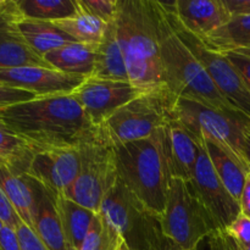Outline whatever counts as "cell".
<instances>
[{
    "mask_svg": "<svg viewBox=\"0 0 250 250\" xmlns=\"http://www.w3.org/2000/svg\"><path fill=\"white\" fill-rule=\"evenodd\" d=\"M244 159L247 161V165L250 168V129L246 136V142H244Z\"/></svg>",
    "mask_w": 250,
    "mask_h": 250,
    "instance_id": "42",
    "label": "cell"
},
{
    "mask_svg": "<svg viewBox=\"0 0 250 250\" xmlns=\"http://www.w3.org/2000/svg\"><path fill=\"white\" fill-rule=\"evenodd\" d=\"M209 49L219 53L250 48V15H237L202 39Z\"/></svg>",
    "mask_w": 250,
    "mask_h": 250,
    "instance_id": "26",
    "label": "cell"
},
{
    "mask_svg": "<svg viewBox=\"0 0 250 250\" xmlns=\"http://www.w3.org/2000/svg\"><path fill=\"white\" fill-rule=\"evenodd\" d=\"M192 181L220 229H226L241 214V205L221 182L202 143Z\"/></svg>",
    "mask_w": 250,
    "mask_h": 250,
    "instance_id": "15",
    "label": "cell"
},
{
    "mask_svg": "<svg viewBox=\"0 0 250 250\" xmlns=\"http://www.w3.org/2000/svg\"><path fill=\"white\" fill-rule=\"evenodd\" d=\"M20 28L26 41L36 53L45 56L50 51L73 43L72 38L55 26L53 22L24 17L20 21Z\"/></svg>",
    "mask_w": 250,
    "mask_h": 250,
    "instance_id": "24",
    "label": "cell"
},
{
    "mask_svg": "<svg viewBox=\"0 0 250 250\" xmlns=\"http://www.w3.org/2000/svg\"><path fill=\"white\" fill-rule=\"evenodd\" d=\"M80 171V148L49 149L34 155L27 176L56 197L71 187Z\"/></svg>",
    "mask_w": 250,
    "mask_h": 250,
    "instance_id": "13",
    "label": "cell"
},
{
    "mask_svg": "<svg viewBox=\"0 0 250 250\" xmlns=\"http://www.w3.org/2000/svg\"><path fill=\"white\" fill-rule=\"evenodd\" d=\"M85 78L84 76L70 75L43 66L0 68V82L31 92L37 97L72 94Z\"/></svg>",
    "mask_w": 250,
    "mask_h": 250,
    "instance_id": "12",
    "label": "cell"
},
{
    "mask_svg": "<svg viewBox=\"0 0 250 250\" xmlns=\"http://www.w3.org/2000/svg\"><path fill=\"white\" fill-rule=\"evenodd\" d=\"M114 149L119 180L150 214L161 219L172 180L166 127Z\"/></svg>",
    "mask_w": 250,
    "mask_h": 250,
    "instance_id": "2",
    "label": "cell"
},
{
    "mask_svg": "<svg viewBox=\"0 0 250 250\" xmlns=\"http://www.w3.org/2000/svg\"><path fill=\"white\" fill-rule=\"evenodd\" d=\"M0 120L37 151L81 148L98 141V128L71 94L36 97L0 111Z\"/></svg>",
    "mask_w": 250,
    "mask_h": 250,
    "instance_id": "1",
    "label": "cell"
},
{
    "mask_svg": "<svg viewBox=\"0 0 250 250\" xmlns=\"http://www.w3.org/2000/svg\"><path fill=\"white\" fill-rule=\"evenodd\" d=\"M161 5L190 32L203 39L231 20L224 0H175Z\"/></svg>",
    "mask_w": 250,
    "mask_h": 250,
    "instance_id": "16",
    "label": "cell"
},
{
    "mask_svg": "<svg viewBox=\"0 0 250 250\" xmlns=\"http://www.w3.org/2000/svg\"><path fill=\"white\" fill-rule=\"evenodd\" d=\"M98 44L73 43L50 51L44 56L49 66L61 72L80 75L84 77L92 76L94 71Z\"/></svg>",
    "mask_w": 250,
    "mask_h": 250,
    "instance_id": "20",
    "label": "cell"
},
{
    "mask_svg": "<svg viewBox=\"0 0 250 250\" xmlns=\"http://www.w3.org/2000/svg\"><path fill=\"white\" fill-rule=\"evenodd\" d=\"M115 23L129 83L146 92L166 88L155 0H117Z\"/></svg>",
    "mask_w": 250,
    "mask_h": 250,
    "instance_id": "3",
    "label": "cell"
},
{
    "mask_svg": "<svg viewBox=\"0 0 250 250\" xmlns=\"http://www.w3.org/2000/svg\"><path fill=\"white\" fill-rule=\"evenodd\" d=\"M238 244V243H237ZM238 247H239V249L241 250H250V244H248V246H239L238 244Z\"/></svg>",
    "mask_w": 250,
    "mask_h": 250,
    "instance_id": "45",
    "label": "cell"
},
{
    "mask_svg": "<svg viewBox=\"0 0 250 250\" xmlns=\"http://www.w3.org/2000/svg\"><path fill=\"white\" fill-rule=\"evenodd\" d=\"M165 11L171 26L173 27L181 41L202 63L220 93L234 109L250 116V89L233 63L225 54L208 48L202 39L188 32L171 12L166 9Z\"/></svg>",
    "mask_w": 250,
    "mask_h": 250,
    "instance_id": "10",
    "label": "cell"
},
{
    "mask_svg": "<svg viewBox=\"0 0 250 250\" xmlns=\"http://www.w3.org/2000/svg\"><path fill=\"white\" fill-rule=\"evenodd\" d=\"M216 242L219 250H241L237 242L222 229L216 232Z\"/></svg>",
    "mask_w": 250,
    "mask_h": 250,
    "instance_id": "38",
    "label": "cell"
},
{
    "mask_svg": "<svg viewBox=\"0 0 250 250\" xmlns=\"http://www.w3.org/2000/svg\"><path fill=\"white\" fill-rule=\"evenodd\" d=\"M199 142L204 146L208 156L221 182L229 189L232 197L239 203L247 175L250 171L215 142L209 139H200Z\"/></svg>",
    "mask_w": 250,
    "mask_h": 250,
    "instance_id": "21",
    "label": "cell"
},
{
    "mask_svg": "<svg viewBox=\"0 0 250 250\" xmlns=\"http://www.w3.org/2000/svg\"><path fill=\"white\" fill-rule=\"evenodd\" d=\"M24 17L54 22L77 12L76 0H16Z\"/></svg>",
    "mask_w": 250,
    "mask_h": 250,
    "instance_id": "28",
    "label": "cell"
},
{
    "mask_svg": "<svg viewBox=\"0 0 250 250\" xmlns=\"http://www.w3.org/2000/svg\"><path fill=\"white\" fill-rule=\"evenodd\" d=\"M37 95L27 90L19 89V88L10 87L0 82V111L12 105L20 104V103L28 102L34 99Z\"/></svg>",
    "mask_w": 250,
    "mask_h": 250,
    "instance_id": "31",
    "label": "cell"
},
{
    "mask_svg": "<svg viewBox=\"0 0 250 250\" xmlns=\"http://www.w3.org/2000/svg\"><path fill=\"white\" fill-rule=\"evenodd\" d=\"M0 250H21L16 231L11 227L2 226L0 229Z\"/></svg>",
    "mask_w": 250,
    "mask_h": 250,
    "instance_id": "36",
    "label": "cell"
},
{
    "mask_svg": "<svg viewBox=\"0 0 250 250\" xmlns=\"http://www.w3.org/2000/svg\"><path fill=\"white\" fill-rule=\"evenodd\" d=\"M92 76L102 80L129 82L115 21L107 24L106 32L102 42L98 44L94 71Z\"/></svg>",
    "mask_w": 250,
    "mask_h": 250,
    "instance_id": "19",
    "label": "cell"
},
{
    "mask_svg": "<svg viewBox=\"0 0 250 250\" xmlns=\"http://www.w3.org/2000/svg\"><path fill=\"white\" fill-rule=\"evenodd\" d=\"M194 250H219L216 242V232L203 239Z\"/></svg>",
    "mask_w": 250,
    "mask_h": 250,
    "instance_id": "40",
    "label": "cell"
},
{
    "mask_svg": "<svg viewBox=\"0 0 250 250\" xmlns=\"http://www.w3.org/2000/svg\"><path fill=\"white\" fill-rule=\"evenodd\" d=\"M0 221L4 224V226L11 227L14 229H16L20 222L22 221L1 188H0Z\"/></svg>",
    "mask_w": 250,
    "mask_h": 250,
    "instance_id": "35",
    "label": "cell"
},
{
    "mask_svg": "<svg viewBox=\"0 0 250 250\" xmlns=\"http://www.w3.org/2000/svg\"><path fill=\"white\" fill-rule=\"evenodd\" d=\"M117 250H132V249H129L128 247H127V244H126V242H124V243L121 244V246H120V248L117 249Z\"/></svg>",
    "mask_w": 250,
    "mask_h": 250,
    "instance_id": "44",
    "label": "cell"
},
{
    "mask_svg": "<svg viewBox=\"0 0 250 250\" xmlns=\"http://www.w3.org/2000/svg\"><path fill=\"white\" fill-rule=\"evenodd\" d=\"M167 241H168V239H167ZM167 250H183V249H181L180 247H177V246H176V244H173L172 242L168 241V244H167Z\"/></svg>",
    "mask_w": 250,
    "mask_h": 250,
    "instance_id": "43",
    "label": "cell"
},
{
    "mask_svg": "<svg viewBox=\"0 0 250 250\" xmlns=\"http://www.w3.org/2000/svg\"><path fill=\"white\" fill-rule=\"evenodd\" d=\"M81 171L63 197L98 214L103 200L119 182L114 149L100 142L80 148Z\"/></svg>",
    "mask_w": 250,
    "mask_h": 250,
    "instance_id": "9",
    "label": "cell"
},
{
    "mask_svg": "<svg viewBox=\"0 0 250 250\" xmlns=\"http://www.w3.org/2000/svg\"><path fill=\"white\" fill-rule=\"evenodd\" d=\"M232 16L250 15V0H224Z\"/></svg>",
    "mask_w": 250,
    "mask_h": 250,
    "instance_id": "37",
    "label": "cell"
},
{
    "mask_svg": "<svg viewBox=\"0 0 250 250\" xmlns=\"http://www.w3.org/2000/svg\"><path fill=\"white\" fill-rule=\"evenodd\" d=\"M177 98L166 88L143 93L98 126V142L111 148L150 137L173 120Z\"/></svg>",
    "mask_w": 250,
    "mask_h": 250,
    "instance_id": "5",
    "label": "cell"
},
{
    "mask_svg": "<svg viewBox=\"0 0 250 250\" xmlns=\"http://www.w3.org/2000/svg\"><path fill=\"white\" fill-rule=\"evenodd\" d=\"M31 182L36 197L33 231L49 250H67L65 232L55 207V195L33 178Z\"/></svg>",
    "mask_w": 250,
    "mask_h": 250,
    "instance_id": "17",
    "label": "cell"
},
{
    "mask_svg": "<svg viewBox=\"0 0 250 250\" xmlns=\"http://www.w3.org/2000/svg\"><path fill=\"white\" fill-rule=\"evenodd\" d=\"M0 188L16 210L22 222L33 229L36 197H34L31 178L27 175H16L0 166Z\"/></svg>",
    "mask_w": 250,
    "mask_h": 250,
    "instance_id": "22",
    "label": "cell"
},
{
    "mask_svg": "<svg viewBox=\"0 0 250 250\" xmlns=\"http://www.w3.org/2000/svg\"><path fill=\"white\" fill-rule=\"evenodd\" d=\"M146 90L129 82L89 77L72 93L95 127L106 121L120 107L125 106Z\"/></svg>",
    "mask_w": 250,
    "mask_h": 250,
    "instance_id": "11",
    "label": "cell"
},
{
    "mask_svg": "<svg viewBox=\"0 0 250 250\" xmlns=\"http://www.w3.org/2000/svg\"><path fill=\"white\" fill-rule=\"evenodd\" d=\"M222 54H225L227 59L233 63V66L237 68L239 75L242 76L250 89V48L238 49V50Z\"/></svg>",
    "mask_w": 250,
    "mask_h": 250,
    "instance_id": "34",
    "label": "cell"
},
{
    "mask_svg": "<svg viewBox=\"0 0 250 250\" xmlns=\"http://www.w3.org/2000/svg\"><path fill=\"white\" fill-rule=\"evenodd\" d=\"M166 131L173 177L192 181L199 159L200 143L173 120L166 127Z\"/></svg>",
    "mask_w": 250,
    "mask_h": 250,
    "instance_id": "18",
    "label": "cell"
},
{
    "mask_svg": "<svg viewBox=\"0 0 250 250\" xmlns=\"http://www.w3.org/2000/svg\"><path fill=\"white\" fill-rule=\"evenodd\" d=\"M124 242V238L99 214H95L80 250H117Z\"/></svg>",
    "mask_w": 250,
    "mask_h": 250,
    "instance_id": "29",
    "label": "cell"
},
{
    "mask_svg": "<svg viewBox=\"0 0 250 250\" xmlns=\"http://www.w3.org/2000/svg\"><path fill=\"white\" fill-rule=\"evenodd\" d=\"M159 20V43L164 81L177 99H187L217 107L234 109L220 93L216 84L192 51L171 26L165 9L155 0Z\"/></svg>",
    "mask_w": 250,
    "mask_h": 250,
    "instance_id": "4",
    "label": "cell"
},
{
    "mask_svg": "<svg viewBox=\"0 0 250 250\" xmlns=\"http://www.w3.org/2000/svg\"><path fill=\"white\" fill-rule=\"evenodd\" d=\"M173 121L193 134L198 142L209 139L219 144L250 171L244 159V142L250 129L248 115L237 109L176 99Z\"/></svg>",
    "mask_w": 250,
    "mask_h": 250,
    "instance_id": "6",
    "label": "cell"
},
{
    "mask_svg": "<svg viewBox=\"0 0 250 250\" xmlns=\"http://www.w3.org/2000/svg\"><path fill=\"white\" fill-rule=\"evenodd\" d=\"M38 151L0 120V166L16 175H27Z\"/></svg>",
    "mask_w": 250,
    "mask_h": 250,
    "instance_id": "23",
    "label": "cell"
},
{
    "mask_svg": "<svg viewBox=\"0 0 250 250\" xmlns=\"http://www.w3.org/2000/svg\"><path fill=\"white\" fill-rule=\"evenodd\" d=\"M55 207L65 232L68 246L80 249L85 234L89 231L95 212L72 202L63 195H56Z\"/></svg>",
    "mask_w": 250,
    "mask_h": 250,
    "instance_id": "25",
    "label": "cell"
},
{
    "mask_svg": "<svg viewBox=\"0 0 250 250\" xmlns=\"http://www.w3.org/2000/svg\"><path fill=\"white\" fill-rule=\"evenodd\" d=\"M222 231L231 236L239 246H248L250 244V217L241 212L233 222Z\"/></svg>",
    "mask_w": 250,
    "mask_h": 250,
    "instance_id": "32",
    "label": "cell"
},
{
    "mask_svg": "<svg viewBox=\"0 0 250 250\" xmlns=\"http://www.w3.org/2000/svg\"><path fill=\"white\" fill-rule=\"evenodd\" d=\"M77 2V0H76ZM58 28L78 43L99 44L106 32L107 24L99 17L83 10L77 2V12L66 19L54 21Z\"/></svg>",
    "mask_w": 250,
    "mask_h": 250,
    "instance_id": "27",
    "label": "cell"
},
{
    "mask_svg": "<svg viewBox=\"0 0 250 250\" xmlns=\"http://www.w3.org/2000/svg\"><path fill=\"white\" fill-rule=\"evenodd\" d=\"M67 250H80V249L75 248V247H72V246H68L67 244Z\"/></svg>",
    "mask_w": 250,
    "mask_h": 250,
    "instance_id": "46",
    "label": "cell"
},
{
    "mask_svg": "<svg viewBox=\"0 0 250 250\" xmlns=\"http://www.w3.org/2000/svg\"><path fill=\"white\" fill-rule=\"evenodd\" d=\"M2 226H4V224H2V222H1V221H0V229H2Z\"/></svg>",
    "mask_w": 250,
    "mask_h": 250,
    "instance_id": "47",
    "label": "cell"
},
{
    "mask_svg": "<svg viewBox=\"0 0 250 250\" xmlns=\"http://www.w3.org/2000/svg\"><path fill=\"white\" fill-rule=\"evenodd\" d=\"M77 2L83 10L99 17L106 23L116 19L117 0H77Z\"/></svg>",
    "mask_w": 250,
    "mask_h": 250,
    "instance_id": "30",
    "label": "cell"
},
{
    "mask_svg": "<svg viewBox=\"0 0 250 250\" xmlns=\"http://www.w3.org/2000/svg\"><path fill=\"white\" fill-rule=\"evenodd\" d=\"M167 244H168L167 238H166L163 233V236L155 242V244H154L151 250H167Z\"/></svg>",
    "mask_w": 250,
    "mask_h": 250,
    "instance_id": "41",
    "label": "cell"
},
{
    "mask_svg": "<svg viewBox=\"0 0 250 250\" xmlns=\"http://www.w3.org/2000/svg\"><path fill=\"white\" fill-rule=\"evenodd\" d=\"M15 231L19 237L21 250H49L45 247V244L42 242V239L39 238L38 234L31 227L27 226L24 222H20Z\"/></svg>",
    "mask_w": 250,
    "mask_h": 250,
    "instance_id": "33",
    "label": "cell"
},
{
    "mask_svg": "<svg viewBox=\"0 0 250 250\" xmlns=\"http://www.w3.org/2000/svg\"><path fill=\"white\" fill-rule=\"evenodd\" d=\"M98 214L132 250H151L163 236L160 219L143 208L120 180L104 198Z\"/></svg>",
    "mask_w": 250,
    "mask_h": 250,
    "instance_id": "8",
    "label": "cell"
},
{
    "mask_svg": "<svg viewBox=\"0 0 250 250\" xmlns=\"http://www.w3.org/2000/svg\"><path fill=\"white\" fill-rule=\"evenodd\" d=\"M160 224L164 236L183 250H194L203 239L221 231L193 181L175 177L171 180Z\"/></svg>",
    "mask_w": 250,
    "mask_h": 250,
    "instance_id": "7",
    "label": "cell"
},
{
    "mask_svg": "<svg viewBox=\"0 0 250 250\" xmlns=\"http://www.w3.org/2000/svg\"><path fill=\"white\" fill-rule=\"evenodd\" d=\"M23 14L16 0H5L0 7V68L23 66L50 67L43 56L32 49L20 28Z\"/></svg>",
    "mask_w": 250,
    "mask_h": 250,
    "instance_id": "14",
    "label": "cell"
},
{
    "mask_svg": "<svg viewBox=\"0 0 250 250\" xmlns=\"http://www.w3.org/2000/svg\"><path fill=\"white\" fill-rule=\"evenodd\" d=\"M239 205H241L242 214L250 217V172L247 175L243 192H242L241 200H239Z\"/></svg>",
    "mask_w": 250,
    "mask_h": 250,
    "instance_id": "39",
    "label": "cell"
}]
</instances>
